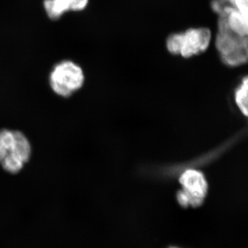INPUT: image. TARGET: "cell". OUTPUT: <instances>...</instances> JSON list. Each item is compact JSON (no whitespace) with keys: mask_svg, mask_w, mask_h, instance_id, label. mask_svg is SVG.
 <instances>
[{"mask_svg":"<svg viewBox=\"0 0 248 248\" xmlns=\"http://www.w3.org/2000/svg\"><path fill=\"white\" fill-rule=\"evenodd\" d=\"M24 164L25 163L17 155L12 153H9L1 164L6 172L11 174H16L22 169Z\"/></svg>","mask_w":248,"mask_h":248,"instance_id":"obj_8","label":"cell"},{"mask_svg":"<svg viewBox=\"0 0 248 248\" xmlns=\"http://www.w3.org/2000/svg\"><path fill=\"white\" fill-rule=\"evenodd\" d=\"M169 248H179L175 247V246H171V247H170Z\"/></svg>","mask_w":248,"mask_h":248,"instance_id":"obj_11","label":"cell"},{"mask_svg":"<svg viewBox=\"0 0 248 248\" xmlns=\"http://www.w3.org/2000/svg\"><path fill=\"white\" fill-rule=\"evenodd\" d=\"M89 0H45V9L50 19H58L68 11H82Z\"/></svg>","mask_w":248,"mask_h":248,"instance_id":"obj_5","label":"cell"},{"mask_svg":"<svg viewBox=\"0 0 248 248\" xmlns=\"http://www.w3.org/2000/svg\"><path fill=\"white\" fill-rule=\"evenodd\" d=\"M211 32L206 28L190 29L185 32L172 34L166 42L168 50L173 55L185 58L203 53L210 45Z\"/></svg>","mask_w":248,"mask_h":248,"instance_id":"obj_2","label":"cell"},{"mask_svg":"<svg viewBox=\"0 0 248 248\" xmlns=\"http://www.w3.org/2000/svg\"><path fill=\"white\" fill-rule=\"evenodd\" d=\"M9 152L7 150L5 149L4 147L0 145V164L2 163V161H4L6 156L9 154Z\"/></svg>","mask_w":248,"mask_h":248,"instance_id":"obj_10","label":"cell"},{"mask_svg":"<svg viewBox=\"0 0 248 248\" xmlns=\"http://www.w3.org/2000/svg\"><path fill=\"white\" fill-rule=\"evenodd\" d=\"M179 182L183 189L177 193L179 203L184 208L201 206L208 193V184L203 174L195 170H187L181 176Z\"/></svg>","mask_w":248,"mask_h":248,"instance_id":"obj_4","label":"cell"},{"mask_svg":"<svg viewBox=\"0 0 248 248\" xmlns=\"http://www.w3.org/2000/svg\"><path fill=\"white\" fill-rule=\"evenodd\" d=\"M84 82L82 69L71 61L60 62L50 73V87L61 97H71L82 87Z\"/></svg>","mask_w":248,"mask_h":248,"instance_id":"obj_3","label":"cell"},{"mask_svg":"<svg viewBox=\"0 0 248 248\" xmlns=\"http://www.w3.org/2000/svg\"><path fill=\"white\" fill-rule=\"evenodd\" d=\"M248 78L246 77L235 93L236 104L245 116L248 115Z\"/></svg>","mask_w":248,"mask_h":248,"instance_id":"obj_7","label":"cell"},{"mask_svg":"<svg viewBox=\"0 0 248 248\" xmlns=\"http://www.w3.org/2000/svg\"><path fill=\"white\" fill-rule=\"evenodd\" d=\"M14 144L9 153L17 155L24 163H27L31 156L30 142L22 132L14 131Z\"/></svg>","mask_w":248,"mask_h":248,"instance_id":"obj_6","label":"cell"},{"mask_svg":"<svg viewBox=\"0 0 248 248\" xmlns=\"http://www.w3.org/2000/svg\"><path fill=\"white\" fill-rule=\"evenodd\" d=\"M219 15L216 46L222 61L230 66L244 64L248 61L247 37H241L232 32L227 25L225 16Z\"/></svg>","mask_w":248,"mask_h":248,"instance_id":"obj_1","label":"cell"},{"mask_svg":"<svg viewBox=\"0 0 248 248\" xmlns=\"http://www.w3.org/2000/svg\"><path fill=\"white\" fill-rule=\"evenodd\" d=\"M14 131L2 129L0 130V145L10 152L14 144Z\"/></svg>","mask_w":248,"mask_h":248,"instance_id":"obj_9","label":"cell"}]
</instances>
